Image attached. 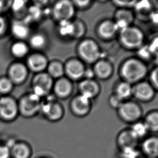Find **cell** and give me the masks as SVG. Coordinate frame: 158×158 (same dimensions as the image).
Listing matches in <instances>:
<instances>
[{
	"label": "cell",
	"mask_w": 158,
	"mask_h": 158,
	"mask_svg": "<svg viewBox=\"0 0 158 158\" xmlns=\"http://www.w3.org/2000/svg\"><path fill=\"white\" fill-rule=\"evenodd\" d=\"M40 98L32 92L22 96L17 101L19 115L26 118L34 117L40 111Z\"/></svg>",
	"instance_id": "obj_1"
},
{
	"label": "cell",
	"mask_w": 158,
	"mask_h": 158,
	"mask_svg": "<svg viewBox=\"0 0 158 158\" xmlns=\"http://www.w3.org/2000/svg\"><path fill=\"white\" fill-rule=\"evenodd\" d=\"M19 115L18 102L9 95L0 97V120L6 123H11Z\"/></svg>",
	"instance_id": "obj_2"
},
{
	"label": "cell",
	"mask_w": 158,
	"mask_h": 158,
	"mask_svg": "<svg viewBox=\"0 0 158 158\" xmlns=\"http://www.w3.org/2000/svg\"><path fill=\"white\" fill-rule=\"evenodd\" d=\"M146 68L142 63L135 60H128L125 63L122 69L123 76L127 81H139L146 75Z\"/></svg>",
	"instance_id": "obj_3"
},
{
	"label": "cell",
	"mask_w": 158,
	"mask_h": 158,
	"mask_svg": "<svg viewBox=\"0 0 158 158\" xmlns=\"http://www.w3.org/2000/svg\"><path fill=\"white\" fill-rule=\"evenodd\" d=\"M8 77L14 85L24 83L28 78L29 70L26 64L21 62H14L11 64L7 71Z\"/></svg>",
	"instance_id": "obj_4"
},
{
	"label": "cell",
	"mask_w": 158,
	"mask_h": 158,
	"mask_svg": "<svg viewBox=\"0 0 158 158\" xmlns=\"http://www.w3.org/2000/svg\"><path fill=\"white\" fill-rule=\"evenodd\" d=\"M52 86V80L49 74L39 73L32 79V93L41 98L48 94Z\"/></svg>",
	"instance_id": "obj_5"
},
{
	"label": "cell",
	"mask_w": 158,
	"mask_h": 158,
	"mask_svg": "<svg viewBox=\"0 0 158 158\" xmlns=\"http://www.w3.org/2000/svg\"><path fill=\"white\" fill-rule=\"evenodd\" d=\"M120 39L126 47L135 48L141 45L143 41V35L138 29L128 27L121 31Z\"/></svg>",
	"instance_id": "obj_6"
},
{
	"label": "cell",
	"mask_w": 158,
	"mask_h": 158,
	"mask_svg": "<svg viewBox=\"0 0 158 158\" xmlns=\"http://www.w3.org/2000/svg\"><path fill=\"white\" fill-rule=\"evenodd\" d=\"M119 115L124 122L134 124L141 117V110L135 103L123 104L119 108Z\"/></svg>",
	"instance_id": "obj_7"
},
{
	"label": "cell",
	"mask_w": 158,
	"mask_h": 158,
	"mask_svg": "<svg viewBox=\"0 0 158 158\" xmlns=\"http://www.w3.org/2000/svg\"><path fill=\"white\" fill-rule=\"evenodd\" d=\"M79 52L81 57L89 63L96 61L100 56L98 46L92 41H85L81 43Z\"/></svg>",
	"instance_id": "obj_8"
},
{
	"label": "cell",
	"mask_w": 158,
	"mask_h": 158,
	"mask_svg": "<svg viewBox=\"0 0 158 158\" xmlns=\"http://www.w3.org/2000/svg\"><path fill=\"white\" fill-rule=\"evenodd\" d=\"M10 30L13 36L18 41H24L30 36L29 24L22 19H16L13 20L11 23Z\"/></svg>",
	"instance_id": "obj_9"
},
{
	"label": "cell",
	"mask_w": 158,
	"mask_h": 158,
	"mask_svg": "<svg viewBox=\"0 0 158 158\" xmlns=\"http://www.w3.org/2000/svg\"><path fill=\"white\" fill-rule=\"evenodd\" d=\"M74 14L72 3L68 1H61L56 3L53 8V14L57 19L61 21H68Z\"/></svg>",
	"instance_id": "obj_10"
},
{
	"label": "cell",
	"mask_w": 158,
	"mask_h": 158,
	"mask_svg": "<svg viewBox=\"0 0 158 158\" xmlns=\"http://www.w3.org/2000/svg\"><path fill=\"white\" fill-rule=\"evenodd\" d=\"M26 65L29 70L39 73H42L47 66V60L41 54L33 53L28 56Z\"/></svg>",
	"instance_id": "obj_11"
},
{
	"label": "cell",
	"mask_w": 158,
	"mask_h": 158,
	"mask_svg": "<svg viewBox=\"0 0 158 158\" xmlns=\"http://www.w3.org/2000/svg\"><path fill=\"white\" fill-rule=\"evenodd\" d=\"M141 151L146 158H158V137L151 135L145 138L141 143Z\"/></svg>",
	"instance_id": "obj_12"
},
{
	"label": "cell",
	"mask_w": 158,
	"mask_h": 158,
	"mask_svg": "<svg viewBox=\"0 0 158 158\" xmlns=\"http://www.w3.org/2000/svg\"><path fill=\"white\" fill-rule=\"evenodd\" d=\"M9 148L11 158H31L32 156V148L25 141L15 140Z\"/></svg>",
	"instance_id": "obj_13"
},
{
	"label": "cell",
	"mask_w": 158,
	"mask_h": 158,
	"mask_svg": "<svg viewBox=\"0 0 158 158\" xmlns=\"http://www.w3.org/2000/svg\"><path fill=\"white\" fill-rule=\"evenodd\" d=\"M116 142L118 147L121 150L126 148H137L139 140L133 136L130 129H126L119 133Z\"/></svg>",
	"instance_id": "obj_14"
},
{
	"label": "cell",
	"mask_w": 158,
	"mask_h": 158,
	"mask_svg": "<svg viewBox=\"0 0 158 158\" xmlns=\"http://www.w3.org/2000/svg\"><path fill=\"white\" fill-rule=\"evenodd\" d=\"M40 111L48 119L52 122L58 121L63 115V110L57 104H41Z\"/></svg>",
	"instance_id": "obj_15"
},
{
	"label": "cell",
	"mask_w": 158,
	"mask_h": 158,
	"mask_svg": "<svg viewBox=\"0 0 158 158\" xmlns=\"http://www.w3.org/2000/svg\"><path fill=\"white\" fill-rule=\"evenodd\" d=\"M73 112L79 117H83L88 114L90 110L89 99L83 96L78 97L72 104Z\"/></svg>",
	"instance_id": "obj_16"
},
{
	"label": "cell",
	"mask_w": 158,
	"mask_h": 158,
	"mask_svg": "<svg viewBox=\"0 0 158 158\" xmlns=\"http://www.w3.org/2000/svg\"><path fill=\"white\" fill-rule=\"evenodd\" d=\"M65 69L69 76L73 79H78L84 74L85 72L83 64L77 60L69 62L66 64Z\"/></svg>",
	"instance_id": "obj_17"
},
{
	"label": "cell",
	"mask_w": 158,
	"mask_h": 158,
	"mask_svg": "<svg viewBox=\"0 0 158 158\" xmlns=\"http://www.w3.org/2000/svg\"><path fill=\"white\" fill-rule=\"evenodd\" d=\"M29 46L24 41H17L10 47V53L14 57L22 59L28 55Z\"/></svg>",
	"instance_id": "obj_18"
},
{
	"label": "cell",
	"mask_w": 158,
	"mask_h": 158,
	"mask_svg": "<svg viewBox=\"0 0 158 158\" xmlns=\"http://www.w3.org/2000/svg\"><path fill=\"white\" fill-rule=\"evenodd\" d=\"M133 92L136 98L142 101L149 100L154 94L152 87L146 83L139 84L135 88Z\"/></svg>",
	"instance_id": "obj_19"
},
{
	"label": "cell",
	"mask_w": 158,
	"mask_h": 158,
	"mask_svg": "<svg viewBox=\"0 0 158 158\" xmlns=\"http://www.w3.org/2000/svg\"><path fill=\"white\" fill-rule=\"evenodd\" d=\"M81 95L90 99L94 97L98 92V86L94 81L86 80L82 81L79 86Z\"/></svg>",
	"instance_id": "obj_20"
},
{
	"label": "cell",
	"mask_w": 158,
	"mask_h": 158,
	"mask_svg": "<svg viewBox=\"0 0 158 158\" xmlns=\"http://www.w3.org/2000/svg\"><path fill=\"white\" fill-rule=\"evenodd\" d=\"M116 19L117 22L115 26L117 29L123 30L125 28L128 27L129 24L132 21L133 16L132 14L128 11H119L116 14Z\"/></svg>",
	"instance_id": "obj_21"
},
{
	"label": "cell",
	"mask_w": 158,
	"mask_h": 158,
	"mask_svg": "<svg viewBox=\"0 0 158 158\" xmlns=\"http://www.w3.org/2000/svg\"><path fill=\"white\" fill-rule=\"evenodd\" d=\"M133 136L139 140L143 138H145L148 133V128L143 122H137L133 124L131 128H130Z\"/></svg>",
	"instance_id": "obj_22"
},
{
	"label": "cell",
	"mask_w": 158,
	"mask_h": 158,
	"mask_svg": "<svg viewBox=\"0 0 158 158\" xmlns=\"http://www.w3.org/2000/svg\"><path fill=\"white\" fill-rule=\"evenodd\" d=\"M94 73L101 78H106L112 73L111 65L105 61H100L95 65Z\"/></svg>",
	"instance_id": "obj_23"
},
{
	"label": "cell",
	"mask_w": 158,
	"mask_h": 158,
	"mask_svg": "<svg viewBox=\"0 0 158 158\" xmlns=\"http://www.w3.org/2000/svg\"><path fill=\"white\" fill-rule=\"evenodd\" d=\"M117 30L115 24L110 21H105L99 27V32L104 38L109 39L113 36Z\"/></svg>",
	"instance_id": "obj_24"
},
{
	"label": "cell",
	"mask_w": 158,
	"mask_h": 158,
	"mask_svg": "<svg viewBox=\"0 0 158 158\" xmlns=\"http://www.w3.org/2000/svg\"><path fill=\"white\" fill-rule=\"evenodd\" d=\"M72 86L70 83L65 79H60L55 85V92L59 96H67L70 94Z\"/></svg>",
	"instance_id": "obj_25"
},
{
	"label": "cell",
	"mask_w": 158,
	"mask_h": 158,
	"mask_svg": "<svg viewBox=\"0 0 158 158\" xmlns=\"http://www.w3.org/2000/svg\"><path fill=\"white\" fill-rule=\"evenodd\" d=\"M148 132L157 133L158 131V114L157 112L150 113L146 117L144 121Z\"/></svg>",
	"instance_id": "obj_26"
},
{
	"label": "cell",
	"mask_w": 158,
	"mask_h": 158,
	"mask_svg": "<svg viewBox=\"0 0 158 158\" xmlns=\"http://www.w3.org/2000/svg\"><path fill=\"white\" fill-rule=\"evenodd\" d=\"M14 85L7 76L0 77V94L7 96L13 91Z\"/></svg>",
	"instance_id": "obj_27"
},
{
	"label": "cell",
	"mask_w": 158,
	"mask_h": 158,
	"mask_svg": "<svg viewBox=\"0 0 158 158\" xmlns=\"http://www.w3.org/2000/svg\"><path fill=\"white\" fill-rule=\"evenodd\" d=\"M29 46L35 49H40L45 44V37L42 35L36 34L29 37Z\"/></svg>",
	"instance_id": "obj_28"
},
{
	"label": "cell",
	"mask_w": 158,
	"mask_h": 158,
	"mask_svg": "<svg viewBox=\"0 0 158 158\" xmlns=\"http://www.w3.org/2000/svg\"><path fill=\"white\" fill-rule=\"evenodd\" d=\"M27 2L24 1H15L10 2V6L13 13L17 16H22L27 11Z\"/></svg>",
	"instance_id": "obj_29"
},
{
	"label": "cell",
	"mask_w": 158,
	"mask_h": 158,
	"mask_svg": "<svg viewBox=\"0 0 158 158\" xmlns=\"http://www.w3.org/2000/svg\"><path fill=\"white\" fill-rule=\"evenodd\" d=\"M132 93V89L130 85L127 83H123L118 86L116 95L123 100L130 96Z\"/></svg>",
	"instance_id": "obj_30"
},
{
	"label": "cell",
	"mask_w": 158,
	"mask_h": 158,
	"mask_svg": "<svg viewBox=\"0 0 158 158\" xmlns=\"http://www.w3.org/2000/svg\"><path fill=\"white\" fill-rule=\"evenodd\" d=\"M48 72L50 77L57 78L62 76L64 70L61 64L58 62H53L48 67Z\"/></svg>",
	"instance_id": "obj_31"
},
{
	"label": "cell",
	"mask_w": 158,
	"mask_h": 158,
	"mask_svg": "<svg viewBox=\"0 0 158 158\" xmlns=\"http://www.w3.org/2000/svg\"><path fill=\"white\" fill-rule=\"evenodd\" d=\"M120 158H140L141 152L137 148H126L120 150Z\"/></svg>",
	"instance_id": "obj_32"
},
{
	"label": "cell",
	"mask_w": 158,
	"mask_h": 158,
	"mask_svg": "<svg viewBox=\"0 0 158 158\" xmlns=\"http://www.w3.org/2000/svg\"><path fill=\"white\" fill-rule=\"evenodd\" d=\"M61 22H62L60 26V31L61 34L64 35H73V23H71L68 21H63Z\"/></svg>",
	"instance_id": "obj_33"
},
{
	"label": "cell",
	"mask_w": 158,
	"mask_h": 158,
	"mask_svg": "<svg viewBox=\"0 0 158 158\" xmlns=\"http://www.w3.org/2000/svg\"><path fill=\"white\" fill-rule=\"evenodd\" d=\"M73 24V35L76 37L81 36L84 32V27L81 22H76Z\"/></svg>",
	"instance_id": "obj_34"
},
{
	"label": "cell",
	"mask_w": 158,
	"mask_h": 158,
	"mask_svg": "<svg viewBox=\"0 0 158 158\" xmlns=\"http://www.w3.org/2000/svg\"><path fill=\"white\" fill-rule=\"evenodd\" d=\"M8 29V23L6 18L0 15V37H2L6 34Z\"/></svg>",
	"instance_id": "obj_35"
},
{
	"label": "cell",
	"mask_w": 158,
	"mask_h": 158,
	"mask_svg": "<svg viewBox=\"0 0 158 158\" xmlns=\"http://www.w3.org/2000/svg\"><path fill=\"white\" fill-rule=\"evenodd\" d=\"M0 158H11L10 148L6 144L0 145Z\"/></svg>",
	"instance_id": "obj_36"
},
{
	"label": "cell",
	"mask_w": 158,
	"mask_h": 158,
	"mask_svg": "<svg viewBox=\"0 0 158 158\" xmlns=\"http://www.w3.org/2000/svg\"><path fill=\"white\" fill-rule=\"evenodd\" d=\"M122 102H123V99L119 98L117 95L112 97L110 100L111 105L115 108H119L121 106V105L123 104Z\"/></svg>",
	"instance_id": "obj_37"
},
{
	"label": "cell",
	"mask_w": 158,
	"mask_h": 158,
	"mask_svg": "<svg viewBox=\"0 0 158 158\" xmlns=\"http://www.w3.org/2000/svg\"><path fill=\"white\" fill-rule=\"evenodd\" d=\"M135 5L137 10H145L149 9L150 8V3L146 1L139 2V3L135 4Z\"/></svg>",
	"instance_id": "obj_38"
},
{
	"label": "cell",
	"mask_w": 158,
	"mask_h": 158,
	"mask_svg": "<svg viewBox=\"0 0 158 158\" xmlns=\"http://www.w3.org/2000/svg\"><path fill=\"white\" fill-rule=\"evenodd\" d=\"M136 1H114V3L115 4L119 6H125V7H127V6H133L135 5V3H136Z\"/></svg>",
	"instance_id": "obj_39"
},
{
	"label": "cell",
	"mask_w": 158,
	"mask_h": 158,
	"mask_svg": "<svg viewBox=\"0 0 158 158\" xmlns=\"http://www.w3.org/2000/svg\"><path fill=\"white\" fill-rule=\"evenodd\" d=\"M151 53V52H150L149 48L148 47H144L139 51L140 55L142 57L145 58L149 57Z\"/></svg>",
	"instance_id": "obj_40"
},
{
	"label": "cell",
	"mask_w": 158,
	"mask_h": 158,
	"mask_svg": "<svg viewBox=\"0 0 158 158\" xmlns=\"http://www.w3.org/2000/svg\"><path fill=\"white\" fill-rule=\"evenodd\" d=\"M151 81L154 84V86L157 88L158 87V70L156 69L152 73Z\"/></svg>",
	"instance_id": "obj_41"
},
{
	"label": "cell",
	"mask_w": 158,
	"mask_h": 158,
	"mask_svg": "<svg viewBox=\"0 0 158 158\" xmlns=\"http://www.w3.org/2000/svg\"><path fill=\"white\" fill-rule=\"evenodd\" d=\"M158 41H157V39L156 40V41H154L153 43H152V45L151 48L149 47V49H150L151 52H157V48H158Z\"/></svg>",
	"instance_id": "obj_42"
},
{
	"label": "cell",
	"mask_w": 158,
	"mask_h": 158,
	"mask_svg": "<svg viewBox=\"0 0 158 158\" xmlns=\"http://www.w3.org/2000/svg\"><path fill=\"white\" fill-rule=\"evenodd\" d=\"M75 2L76 4H77V6H78L80 7L81 6L84 7V6H86L90 2L88 1H75Z\"/></svg>",
	"instance_id": "obj_43"
},
{
	"label": "cell",
	"mask_w": 158,
	"mask_h": 158,
	"mask_svg": "<svg viewBox=\"0 0 158 158\" xmlns=\"http://www.w3.org/2000/svg\"><path fill=\"white\" fill-rule=\"evenodd\" d=\"M7 2H6V1H0V15H1V13L3 12V11L6 8V3Z\"/></svg>",
	"instance_id": "obj_44"
},
{
	"label": "cell",
	"mask_w": 158,
	"mask_h": 158,
	"mask_svg": "<svg viewBox=\"0 0 158 158\" xmlns=\"http://www.w3.org/2000/svg\"><path fill=\"white\" fill-rule=\"evenodd\" d=\"M94 73H93L92 71L89 70L86 71V72L85 71L84 75H85L86 76L88 77V78H91V77H92V76H93Z\"/></svg>",
	"instance_id": "obj_45"
},
{
	"label": "cell",
	"mask_w": 158,
	"mask_h": 158,
	"mask_svg": "<svg viewBox=\"0 0 158 158\" xmlns=\"http://www.w3.org/2000/svg\"><path fill=\"white\" fill-rule=\"evenodd\" d=\"M48 158V157H46V156H42V157H40V158Z\"/></svg>",
	"instance_id": "obj_46"
},
{
	"label": "cell",
	"mask_w": 158,
	"mask_h": 158,
	"mask_svg": "<svg viewBox=\"0 0 158 158\" xmlns=\"http://www.w3.org/2000/svg\"></svg>",
	"instance_id": "obj_47"
}]
</instances>
